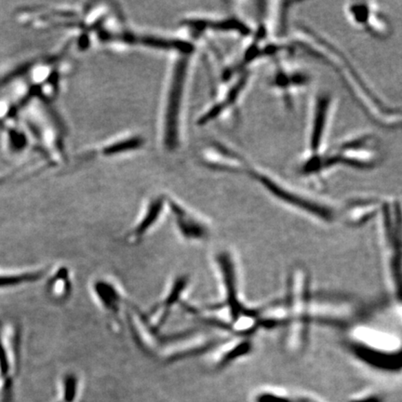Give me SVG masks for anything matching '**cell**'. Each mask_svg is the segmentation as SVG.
<instances>
[{
    "instance_id": "9c48e42d",
    "label": "cell",
    "mask_w": 402,
    "mask_h": 402,
    "mask_svg": "<svg viewBox=\"0 0 402 402\" xmlns=\"http://www.w3.org/2000/svg\"><path fill=\"white\" fill-rule=\"evenodd\" d=\"M337 105V96L330 89H317L312 95L306 124V148L303 154L321 155L328 149Z\"/></svg>"
},
{
    "instance_id": "e0dca14e",
    "label": "cell",
    "mask_w": 402,
    "mask_h": 402,
    "mask_svg": "<svg viewBox=\"0 0 402 402\" xmlns=\"http://www.w3.org/2000/svg\"><path fill=\"white\" fill-rule=\"evenodd\" d=\"M92 293L98 305L107 315L111 325L115 329H123V313L127 310L128 302L120 285L111 279L100 277L92 282Z\"/></svg>"
},
{
    "instance_id": "8fae6325",
    "label": "cell",
    "mask_w": 402,
    "mask_h": 402,
    "mask_svg": "<svg viewBox=\"0 0 402 402\" xmlns=\"http://www.w3.org/2000/svg\"><path fill=\"white\" fill-rule=\"evenodd\" d=\"M313 76L306 67L293 62L292 58H283L272 63L266 78L267 88L284 105L286 109H295L299 95L310 88Z\"/></svg>"
},
{
    "instance_id": "ac0fdd59",
    "label": "cell",
    "mask_w": 402,
    "mask_h": 402,
    "mask_svg": "<svg viewBox=\"0 0 402 402\" xmlns=\"http://www.w3.org/2000/svg\"><path fill=\"white\" fill-rule=\"evenodd\" d=\"M189 284L190 277L187 274L178 275L171 280L163 298L153 306L147 316L157 329L161 330L174 308L184 305L182 298L186 295Z\"/></svg>"
},
{
    "instance_id": "7a4b0ae2",
    "label": "cell",
    "mask_w": 402,
    "mask_h": 402,
    "mask_svg": "<svg viewBox=\"0 0 402 402\" xmlns=\"http://www.w3.org/2000/svg\"><path fill=\"white\" fill-rule=\"evenodd\" d=\"M279 204L310 220L330 226L339 221V206L319 193L303 189L258 164L248 163L244 176Z\"/></svg>"
},
{
    "instance_id": "9a60e30c",
    "label": "cell",
    "mask_w": 402,
    "mask_h": 402,
    "mask_svg": "<svg viewBox=\"0 0 402 402\" xmlns=\"http://www.w3.org/2000/svg\"><path fill=\"white\" fill-rule=\"evenodd\" d=\"M201 160L211 170L242 176L251 162L239 150L217 141L211 142L203 149Z\"/></svg>"
},
{
    "instance_id": "7402d4cb",
    "label": "cell",
    "mask_w": 402,
    "mask_h": 402,
    "mask_svg": "<svg viewBox=\"0 0 402 402\" xmlns=\"http://www.w3.org/2000/svg\"><path fill=\"white\" fill-rule=\"evenodd\" d=\"M256 402H317L313 399L302 396L280 395L271 391H264L259 393L255 398Z\"/></svg>"
},
{
    "instance_id": "30bf717a",
    "label": "cell",
    "mask_w": 402,
    "mask_h": 402,
    "mask_svg": "<svg viewBox=\"0 0 402 402\" xmlns=\"http://www.w3.org/2000/svg\"><path fill=\"white\" fill-rule=\"evenodd\" d=\"M253 76V70H240L226 81L219 82L213 102L198 118V125L206 126L239 113Z\"/></svg>"
},
{
    "instance_id": "52a82bcc",
    "label": "cell",
    "mask_w": 402,
    "mask_h": 402,
    "mask_svg": "<svg viewBox=\"0 0 402 402\" xmlns=\"http://www.w3.org/2000/svg\"><path fill=\"white\" fill-rule=\"evenodd\" d=\"M324 158L330 173L339 168L372 171L383 160L380 140L374 131H357L329 145Z\"/></svg>"
},
{
    "instance_id": "277c9868",
    "label": "cell",
    "mask_w": 402,
    "mask_h": 402,
    "mask_svg": "<svg viewBox=\"0 0 402 402\" xmlns=\"http://www.w3.org/2000/svg\"><path fill=\"white\" fill-rule=\"evenodd\" d=\"M381 267L388 293L401 308L402 279V226L401 200L383 197L375 219Z\"/></svg>"
},
{
    "instance_id": "4fadbf2b",
    "label": "cell",
    "mask_w": 402,
    "mask_h": 402,
    "mask_svg": "<svg viewBox=\"0 0 402 402\" xmlns=\"http://www.w3.org/2000/svg\"><path fill=\"white\" fill-rule=\"evenodd\" d=\"M193 41H200L207 34H219L233 39L247 41L253 34V25L239 13L217 16H195L184 21Z\"/></svg>"
},
{
    "instance_id": "ba28073f",
    "label": "cell",
    "mask_w": 402,
    "mask_h": 402,
    "mask_svg": "<svg viewBox=\"0 0 402 402\" xmlns=\"http://www.w3.org/2000/svg\"><path fill=\"white\" fill-rule=\"evenodd\" d=\"M194 54L195 52L179 54L173 66L163 127L164 144L171 151L176 150L181 144L182 108Z\"/></svg>"
},
{
    "instance_id": "5b68a950",
    "label": "cell",
    "mask_w": 402,
    "mask_h": 402,
    "mask_svg": "<svg viewBox=\"0 0 402 402\" xmlns=\"http://www.w3.org/2000/svg\"><path fill=\"white\" fill-rule=\"evenodd\" d=\"M343 348L364 366L387 374L401 371V342L390 333L359 325L348 330Z\"/></svg>"
},
{
    "instance_id": "603a6c76",
    "label": "cell",
    "mask_w": 402,
    "mask_h": 402,
    "mask_svg": "<svg viewBox=\"0 0 402 402\" xmlns=\"http://www.w3.org/2000/svg\"><path fill=\"white\" fill-rule=\"evenodd\" d=\"M76 379L73 375H68L65 380V401H72L76 396Z\"/></svg>"
},
{
    "instance_id": "3957f363",
    "label": "cell",
    "mask_w": 402,
    "mask_h": 402,
    "mask_svg": "<svg viewBox=\"0 0 402 402\" xmlns=\"http://www.w3.org/2000/svg\"><path fill=\"white\" fill-rule=\"evenodd\" d=\"M313 282L309 269L302 264H293L289 269L284 295L287 319L283 328V350L292 356L303 355L310 343Z\"/></svg>"
},
{
    "instance_id": "d6986e66",
    "label": "cell",
    "mask_w": 402,
    "mask_h": 402,
    "mask_svg": "<svg viewBox=\"0 0 402 402\" xmlns=\"http://www.w3.org/2000/svg\"><path fill=\"white\" fill-rule=\"evenodd\" d=\"M253 350H255V337L226 335L211 350L213 351L214 355V369L217 371L226 369L234 362L250 356Z\"/></svg>"
},
{
    "instance_id": "cb8c5ba5",
    "label": "cell",
    "mask_w": 402,
    "mask_h": 402,
    "mask_svg": "<svg viewBox=\"0 0 402 402\" xmlns=\"http://www.w3.org/2000/svg\"><path fill=\"white\" fill-rule=\"evenodd\" d=\"M350 402H383L382 398L377 395H370L368 396H363L361 399H354Z\"/></svg>"
},
{
    "instance_id": "ffe728a7",
    "label": "cell",
    "mask_w": 402,
    "mask_h": 402,
    "mask_svg": "<svg viewBox=\"0 0 402 402\" xmlns=\"http://www.w3.org/2000/svg\"><path fill=\"white\" fill-rule=\"evenodd\" d=\"M166 205L167 198L162 197L152 198L136 224L127 232L125 236L127 242L131 244L141 242L149 234L151 230L160 223Z\"/></svg>"
},
{
    "instance_id": "8992f818",
    "label": "cell",
    "mask_w": 402,
    "mask_h": 402,
    "mask_svg": "<svg viewBox=\"0 0 402 402\" xmlns=\"http://www.w3.org/2000/svg\"><path fill=\"white\" fill-rule=\"evenodd\" d=\"M372 314L371 308L349 293L314 290L312 303L313 326L348 332Z\"/></svg>"
},
{
    "instance_id": "7c38bea8",
    "label": "cell",
    "mask_w": 402,
    "mask_h": 402,
    "mask_svg": "<svg viewBox=\"0 0 402 402\" xmlns=\"http://www.w3.org/2000/svg\"><path fill=\"white\" fill-rule=\"evenodd\" d=\"M343 13L354 28L372 38L387 41L392 36V23L377 2L363 0L346 2L343 6Z\"/></svg>"
},
{
    "instance_id": "2e32d148",
    "label": "cell",
    "mask_w": 402,
    "mask_h": 402,
    "mask_svg": "<svg viewBox=\"0 0 402 402\" xmlns=\"http://www.w3.org/2000/svg\"><path fill=\"white\" fill-rule=\"evenodd\" d=\"M383 197L359 195L349 198L339 207V221L349 229H361L374 222L382 207Z\"/></svg>"
},
{
    "instance_id": "44dd1931",
    "label": "cell",
    "mask_w": 402,
    "mask_h": 402,
    "mask_svg": "<svg viewBox=\"0 0 402 402\" xmlns=\"http://www.w3.org/2000/svg\"><path fill=\"white\" fill-rule=\"evenodd\" d=\"M72 290V280L70 271L65 267L58 269L47 282V292L54 300L63 301L68 298Z\"/></svg>"
},
{
    "instance_id": "5bb4252c",
    "label": "cell",
    "mask_w": 402,
    "mask_h": 402,
    "mask_svg": "<svg viewBox=\"0 0 402 402\" xmlns=\"http://www.w3.org/2000/svg\"><path fill=\"white\" fill-rule=\"evenodd\" d=\"M167 207L171 211L179 236L184 242L200 244L211 239L213 227L204 216L171 198H167Z\"/></svg>"
},
{
    "instance_id": "6da1fadb",
    "label": "cell",
    "mask_w": 402,
    "mask_h": 402,
    "mask_svg": "<svg viewBox=\"0 0 402 402\" xmlns=\"http://www.w3.org/2000/svg\"><path fill=\"white\" fill-rule=\"evenodd\" d=\"M295 49L319 61L337 74L359 108L377 125L396 129L401 125V109L382 97L359 72L345 52L329 38L305 23H296L290 38Z\"/></svg>"
}]
</instances>
